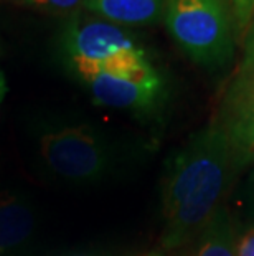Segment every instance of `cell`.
Wrapping results in <instances>:
<instances>
[{"label":"cell","instance_id":"cell-1","mask_svg":"<svg viewBox=\"0 0 254 256\" xmlns=\"http://www.w3.org/2000/svg\"><path fill=\"white\" fill-rule=\"evenodd\" d=\"M238 164L228 136L218 124L203 129L174 157L162 194L165 248L192 242L221 206Z\"/></svg>","mask_w":254,"mask_h":256},{"label":"cell","instance_id":"cell-2","mask_svg":"<svg viewBox=\"0 0 254 256\" xmlns=\"http://www.w3.org/2000/svg\"><path fill=\"white\" fill-rule=\"evenodd\" d=\"M164 22L177 45L202 66L221 68L233 58V18L225 0H164Z\"/></svg>","mask_w":254,"mask_h":256},{"label":"cell","instance_id":"cell-3","mask_svg":"<svg viewBox=\"0 0 254 256\" xmlns=\"http://www.w3.org/2000/svg\"><path fill=\"white\" fill-rule=\"evenodd\" d=\"M36 152L51 177L69 184H93L111 167L106 139L88 124L45 130L38 136Z\"/></svg>","mask_w":254,"mask_h":256},{"label":"cell","instance_id":"cell-4","mask_svg":"<svg viewBox=\"0 0 254 256\" xmlns=\"http://www.w3.org/2000/svg\"><path fill=\"white\" fill-rule=\"evenodd\" d=\"M63 48L78 74L147 63L137 42L111 22L73 18L64 26Z\"/></svg>","mask_w":254,"mask_h":256},{"label":"cell","instance_id":"cell-5","mask_svg":"<svg viewBox=\"0 0 254 256\" xmlns=\"http://www.w3.org/2000/svg\"><path fill=\"white\" fill-rule=\"evenodd\" d=\"M99 106L145 111L159 102L164 81L150 62L117 70H93L79 74Z\"/></svg>","mask_w":254,"mask_h":256},{"label":"cell","instance_id":"cell-6","mask_svg":"<svg viewBox=\"0 0 254 256\" xmlns=\"http://www.w3.org/2000/svg\"><path fill=\"white\" fill-rule=\"evenodd\" d=\"M218 126L228 136L238 164L254 160V64L241 68L226 91Z\"/></svg>","mask_w":254,"mask_h":256},{"label":"cell","instance_id":"cell-7","mask_svg":"<svg viewBox=\"0 0 254 256\" xmlns=\"http://www.w3.org/2000/svg\"><path fill=\"white\" fill-rule=\"evenodd\" d=\"M40 242V215L26 195L0 192V256H31Z\"/></svg>","mask_w":254,"mask_h":256},{"label":"cell","instance_id":"cell-8","mask_svg":"<svg viewBox=\"0 0 254 256\" xmlns=\"http://www.w3.org/2000/svg\"><path fill=\"white\" fill-rule=\"evenodd\" d=\"M83 5L116 25H149L164 14V0H83Z\"/></svg>","mask_w":254,"mask_h":256},{"label":"cell","instance_id":"cell-9","mask_svg":"<svg viewBox=\"0 0 254 256\" xmlns=\"http://www.w3.org/2000/svg\"><path fill=\"white\" fill-rule=\"evenodd\" d=\"M192 256H236L233 228L225 208L216 212L208 225L200 232Z\"/></svg>","mask_w":254,"mask_h":256},{"label":"cell","instance_id":"cell-10","mask_svg":"<svg viewBox=\"0 0 254 256\" xmlns=\"http://www.w3.org/2000/svg\"><path fill=\"white\" fill-rule=\"evenodd\" d=\"M228 2L238 34H248L251 22L254 18V0H228Z\"/></svg>","mask_w":254,"mask_h":256},{"label":"cell","instance_id":"cell-11","mask_svg":"<svg viewBox=\"0 0 254 256\" xmlns=\"http://www.w3.org/2000/svg\"><path fill=\"white\" fill-rule=\"evenodd\" d=\"M21 4L28 5V7L55 10V12H68V10L78 7V4H83V0H21Z\"/></svg>","mask_w":254,"mask_h":256},{"label":"cell","instance_id":"cell-12","mask_svg":"<svg viewBox=\"0 0 254 256\" xmlns=\"http://www.w3.org/2000/svg\"><path fill=\"white\" fill-rule=\"evenodd\" d=\"M236 256H254V225H250L235 240Z\"/></svg>","mask_w":254,"mask_h":256},{"label":"cell","instance_id":"cell-13","mask_svg":"<svg viewBox=\"0 0 254 256\" xmlns=\"http://www.w3.org/2000/svg\"><path fill=\"white\" fill-rule=\"evenodd\" d=\"M254 64V18H253V26L248 30L246 34V43H245V60H243V66L248 68Z\"/></svg>","mask_w":254,"mask_h":256},{"label":"cell","instance_id":"cell-14","mask_svg":"<svg viewBox=\"0 0 254 256\" xmlns=\"http://www.w3.org/2000/svg\"><path fill=\"white\" fill-rule=\"evenodd\" d=\"M5 94H7V81H5L3 73L0 72V102L3 101Z\"/></svg>","mask_w":254,"mask_h":256},{"label":"cell","instance_id":"cell-15","mask_svg":"<svg viewBox=\"0 0 254 256\" xmlns=\"http://www.w3.org/2000/svg\"><path fill=\"white\" fill-rule=\"evenodd\" d=\"M71 256H94V254H86V253H79V254H71Z\"/></svg>","mask_w":254,"mask_h":256}]
</instances>
